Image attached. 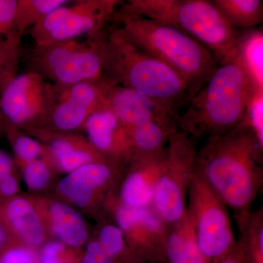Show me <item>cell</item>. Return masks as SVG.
<instances>
[{
	"label": "cell",
	"instance_id": "9c48e42d",
	"mask_svg": "<svg viewBox=\"0 0 263 263\" xmlns=\"http://www.w3.org/2000/svg\"><path fill=\"white\" fill-rule=\"evenodd\" d=\"M120 3L117 0H79L72 4L66 3L45 15L29 31V34L35 46L92 35L103 30L113 18Z\"/></svg>",
	"mask_w": 263,
	"mask_h": 263
},
{
	"label": "cell",
	"instance_id": "5b68a950",
	"mask_svg": "<svg viewBox=\"0 0 263 263\" xmlns=\"http://www.w3.org/2000/svg\"><path fill=\"white\" fill-rule=\"evenodd\" d=\"M119 10L176 27L219 60L235 51L242 34L208 0H129Z\"/></svg>",
	"mask_w": 263,
	"mask_h": 263
},
{
	"label": "cell",
	"instance_id": "d6a6232c",
	"mask_svg": "<svg viewBox=\"0 0 263 263\" xmlns=\"http://www.w3.org/2000/svg\"><path fill=\"white\" fill-rule=\"evenodd\" d=\"M65 245L60 241L50 242L45 246L42 254V263H60L59 255L63 252Z\"/></svg>",
	"mask_w": 263,
	"mask_h": 263
},
{
	"label": "cell",
	"instance_id": "3957f363",
	"mask_svg": "<svg viewBox=\"0 0 263 263\" xmlns=\"http://www.w3.org/2000/svg\"><path fill=\"white\" fill-rule=\"evenodd\" d=\"M103 76L176 113L193 97L184 78L137 46L120 27L108 32Z\"/></svg>",
	"mask_w": 263,
	"mask_h": 263
},
{
	"label": "cell",
	"instance_id": "9a60e30c",
	"mask_svg": "<svg viewBox=\"0 0 263 263\" xmlns=\"http://www.w3.org/2000/svg\"><path fill=\"white\" fill-rule=\"evenodd\" d=\"M167 160V146L152 153L135 152L123 173L118 202L129 207L152 206L156 186Z\"/></svg>",
	"mask_w": 263,
	"mask_h": 263
},
{
	"label": "cell",
	"instance_id": "d590c367",
	"mask_svg": "<svg viewBox=\"0 0 263 263\" xmlns=\"http://www.w3.org/2000/svg\"><path fill=\"white\" fill-rule=\"evenodd\" d=\"M5 125L4 117H3V114H2L1 108H0V132L2 131L3 127Z\"/></svg>",
	"mask_w": 263,
	"mask_h": 263
},
{
	"label": "cell",
	"instance_id": "8992f818",
	"mask_svg": "<svg viewBox=\"0 0 263 263\" xmlns=\"http://www.w3.org/2000/svg\"><path fill=\"white\" fill-rule=\"evenodd\" d=\"M108 32L35 46L31 53V70L56 86L96 82L103 76Z\"/></svg>",
	"mask_w": 263,
	"mask_h": 263
},
{
	"label": "cell",
	"instance_id": "7402d4cb",
	"mask_svg": "<svg viewBox=\"0 0 263 263\" xmlns=\"http://www.w3.org/2000/svg\"><path fill=\"white\" fill-rule=\"evenodd\" d=\"M227 22L238 30L253 29L262 24V0H213Z\"/></svg>",
	"mask_w": 263,
	"mask_h": 263
},
{
	"label": "cell",
	"instance_id": "2e32d148",
	"mask_svg": "<svg viewBox=\"0 0 263 263\" xmlns=\"http://www.w3.org/2000/svg\"><path fill=\"white\" fill-rule=\"evenodd\" d=\"M82 129L108 163L124 171L135 152L125 129L105 103L89 116Z\"/></svg>",
	"mask_w": 263,
	"mask_h": 263
},
{
	"label": "cell",
	"instance_id": "7c38bea8",
	"mask_svg": "<svg viewBox=\"0 0 263 263\" xmlns=\"http://www.w3.org/2000/svg\"><path fill=\"white\" fill-rule=\"evenodd\" d=\"M111 214L135 253L147 263H166L167 226L152 206L129 207L117 200Z\"/></svg>",
	"mask_w": 263,
	"mask_h": 263
},
{
	"label": "cell",
	"instance_id": "e575fe53",
	"mask_svg": "<svg viewBox=\"0 0 263 263\" xmlns=\"http://www.w3.org/2000/svg\"><path fill=\"white\" fill-rule=\"evenodd\" d=\"M7 239V233L5 228L2 224H0V246L5 243Z\"/></svg>",
	"mask_w": 263,
	"mask_h": 263
},
{
	"label": "cell",
	"instance_id": "30bf717a",
	"mask_svg": "<svg viewBox=\"0 0 263 263\" xmlns=\"http://www.w3.org/2000/svg\"><path fill=\"white\" fill-rule=\"evenodd\" d=\"M54 85L33 72L17 75L0 94L5 125L29 132L46 125L54 101Z\"/></svg>",
	"mask_w": 263,
	"mask_h": 263
},
{
	"label": "cell",
	"instance_id": "ffe728a7",
	"mask_svg": "<svg viewBox=\"0 0 263 263\" xmlns=\"http://www.w3.org/2000/svg\"><path fill=\"white\" fill-rule=\"evenodd\" d=\"M166 263H210L202 255L187 212L180 220L167 226Z\"/></svg>",
	"mask_w": 263,
	"mask_h": 263
},
{
	"label": "cell",
	"instance_id": "44dd1931",
	"mask_svg": "<svg viewBox=\"0 0 263 263\" xmlns=\"http://www.w3.org/2000/svg\"><path fill=\"white\" fill-rule=\"evenodd\" d=\"M235 50L254 89L263 90L262 29H251L242 32Z\"/></svg>",
	"mask_w": 263,
	"mask_h": 263
},
{
	"label": "cell",
	"instance_id": "836d02e7",
	"mask_svg": "<svg viewBox=\"0 0 263 263\" xmlns=\"http://www.w3.org/2000/svg\"><path fill=\"white\" fill-rule=\"evenodd\" d=\"M14 170V161L9 154L3 150H0V179L13 174Z\"/></svg>",
	"mask_w": 263,
	"mask_h": 263
},
{
	"label": "cell",
	"instance_id": "4fadbf2b",
	"mask_svg": "<svg viewBox=\"0 0 263 263\" xmlns=\"http://www.w3.org/2000/svg\"><path fill=\"white\" fill-rule=\"evenodd\" d=\"M100 80L70 86L54 85V101L42 129L60 133L82 129L86 119L104 103Z\"/></svg>",
	"mask_w": 263,
	"mask_h": 263
},
{
	"label": "cell",
	"instance_id": "277c9868",
	"mask_svg": "<svg viewBox=\"0 0 263 263\" xmlns=\"http://www.w3.org/2000/svg\"><path fill=\"white\" fill-rule=\"evenodd\" d=\"M113 18L137 46L184 78L193 97L219 65L212 51L176 27L117 9Z\"/></svg>",
	"mask_w": 263,
	"mask_h": 263
},
{
	"label": "cell",
	"instance_id": "6da1fadb",
	"mask_svg": "<svg viewBox=\"0 0 263 263\" xmlns=\"http://www.w3.org/2000/svg\"><path fill=\"white\" fill-rule=\"evenodd\" d=\"M263 145L245 118L197 152L195 173L235 214L247 212L263 184Z\"/></svg>",
	"mask_w": 263,
	"mask_h": 263
},
{
	"label": "cell",
	"instance_id": "7a4b0ae2",
	"mask_svg": "<svg viewBox=\"0 0 263 263\" xmlns=\"http://www.w3.org/2000/svg\"><path fill=\"white\" fill-rule=\"evenodd\" d=\"M236 50L219 65L178 117L179 130L194 139L220 136L245 119L255 91Z\"/></svg>",
	"mask_w": 263,
	"mask_h": 263
},
{
	"label": "cell",
	"instance_id": "f546056e",
	"mask_svg": "<svg viewBox=\"0 0 263 263\" xmlns=\"http://www.w3.org/2000/svg\"><path fill=\"white\" fill-rule=\"evenodd\" d=\"M15 9L16 0H0V40L19 34L15 26Z\"/></svg>",
	"mask_w": 263,
	"mask_h": 263
},
{
	"label": "cell",
	"instance_id": "603a6c76",
	"mask_svg": "<svg viewBox=\"0 0 263 263\" xmlns=\"http://www.w3.org/2000/svg\"><path fill=\"white\" fill-rule=\"evenodd\" d=\"M177 127L155 121L140 123L126 130L132 148L138 153H152L165 148Z\"/></svg>",
	"mask_w": 263,
	"mask_h": 263
},
{
	"label": "cell",
	"instance_id": "8fae6325",
	"mask_svg": "<svg viewBox=\"0 0 263 263\" xmlns=\"http://www.w3.org/2000/svg\"><path fill=\"white\" fill-rule=\"evenodd\" d=\"M122 175V170L108 162L85 164L60 180L57 190L74 206L110 215L118 200Z\"/></svg>",
	"mask_w": 263,
	"mask_h": 263
},
{
	"label": "cell",
	"instance_id": "ac0fdd59",
	"mask_svg": "<svg viewBox=\"0 0 263 263\" xmlns=\"http://www.w3.org/2000/svg\"><path fill=\"white\" fill-rule=\"evenodd\" d=\"M2 214L6 226L26 245L37 247L46 239V226L39 210L25 197L8 199Z\"/></svg>",
	"mask_w": 263,
	"mask_h": 263
},
{
	"label": "cell",
	"instance_id": "cb8c5ba5",
	"mask_svg": "<svg viewBox=\"0 0 263 263\" xmlns=\"http://www.w3.org/2000/svg\"><path fill=\"white\" fill-rule=\"evenodd\" d=\"M239 229V241L251 263H263V210L235 214Z\"/></svg>",
	"mask_w": 263,
	"mask_h": 263
},
{
	"label": "cell",
	"instance_id": "1f68e13d",
	"mask_svg": "<svg viewBox=\"0 0 263 263\" xmlns=\"http://www.w3.org/2000/svg\"><path fill=\"white\" fill-rule=\"evenodd\" d=\"M18 181L14 173L0 179V197L12 198L18 193Z\"/></svg>",
	"mask_w": 263,
	"mask_h": 263
},
{
	"label": "cell",
	"instance_id": "52a82bcc",
	"mask_svg": "<svg viewBox=\"0 0 263 263\" xmlns=\"http://www.w3.org/2000/svg\"><path fill=\"white\" fill-rule=\"evenodd\" d=\"M186 212L197 245L209 262L224 257L236 243L228 207L194 171Z\"/></svg>",
	"mask_w": 263,
	"mask_h": 263
},
{
	"label": "cell",
	"instance_id": "d6986e66",
	"mask_svg": "<svg viewBox=\"0 0 263 263\" xmlns=\"http://www.w3.org/2000/svg\"><path fill=\"white\" fill-rule=\"evenodd\" d=\"M41 214L47 220L49 229L59 241L71 247H80L87 242L89 233L82 215L69 204L51 201L46 204Z\"/></svg>",
	"mask_w": 263,
	"mask_h": 263
},
{
	"label": "cell",
	"instance_id": "d4e9b609",
	"mask_svg": "<svg viewBox=\"0 0 263 263\" xmlns=\"http://www.w3.org/2000/svg\"><path fill=\"white\" fill-rule=\"evenodd\" d=\"M70 1L67 0H16L15 26L21 36L29 32L48 13Z\"/></svg>",
	"mask_w": 263,
	"mask_h": 263
},
{
	"label": "cell",
	"instance_id": "8d00e7d4",
	"mask_svg": "<svg viewBox=\"0 0 263 263\" xmlns=\"http://www.w3.org/2000/svg\"><path fill=\"white\" fill-rule=\"evenodd\" d=\"M210 263H214V262H211Z\"/></svg>",
	"mask_w": 263,
	"mask_h": 263
},
{
	"label": "cell",
	"instance_id": "f1b7e54d",
	"mask_svg": "<svg viewBox=\"0 0 263 263\" xmlns=\"http://www.w3.org/2000/svg\"><path fill=\"white\" fill-rule=\"evenodd\" d=\"M245 119L263 145V90H255L251 97Z\"/></svg>",
	"mask_w": 263,
	"mask_h": 263
},
{
	"label": "cell",
	"instance_id": "484cf974",
	"mask_svg": "<svg viewBox=\"0 0 263 263\" xmlns=\"http://www.w3.org/2000/svg\"><path fill=\"white\" fill-rule=\"evenodd\" d=\"M8 132L15 159L21 166L38 159H46L50 162L47 150L42 143L16 128L8 127Z\"/></svg>",
	"mask_w": 263,
	"mask_h": 263
},
{
	"label": "cell",
	"instance_id": "83f0119b",
	"mask_svg": "<svg viewBox=\"0 0 263 263\" xmlns=\"http://www.w3.org/2000/svg\"><path fill=\"white\" fill-rule=\"evenodd\" d=\"M26 186L30 191H41L51 179V164L46 159H38L22 166Z\"/></svg>",
	"mask_w": 263,
	"mask_h": 263
},
{
	"label": "cell",
	"instance_id": "e0dca14e",
	"mask_svg": "<svg viewBox=\"0 0 263 263\" xmlns=\"http://www.w3.org/2000/svg\"><path fill=\"white\" fill-rule=\"evenodd\" d=\"M31 133L42 140L52 167L61 172L69 174L85 164L108 162L87 138L79 135L44 129Z\"/></svg>",
	"mask_w": 263,
	"mask_h": 263
},
{
	"label": "cell",
	"instance_id": "5bb4252c",
	"mask_svg": "<svg viewBox=\"0 0 263 263\" xmlns=\"http://www.w3.org/2000/svg\"><path fill=\"white\" fill-rule=\"evenodd\" d=\"M100 85L104 103L115 114L125 130L147 121L178 127L179 115L171 109L104 76Z\"/></svg>",
	"mask_w": 263,
	"mask_h": 263
},
{
	"label": "cell",
	"instance_id": "4316f807",
	"mask_svg": "<svg viewBox=\"0 0 263 263\" xmlns=\"http://www.w3.org/2000/svg\"><path fill=\"white\" fill-rule=\"evenodd\" d=\"M21 37L16 34L0 40V94L17 76L20 60Z\"/></svg>",
	"mask_w": 263,
	"mask_h": 263
},
{
	"label": "cell",
	"instance_id": "4dcf8cb0",
	"mask_svg": "<svg viewBox=\"0 0 263 263\" xmlns=\"http://www.w3.org/2000/svg\"><path fill=\"white\" fill-rule=\"evenodd\" d=\"M36 254L30 249L16 247L7 251L1 259V263H34Z\"/></svg>",
	"mask_w": 263,
	"mask_h": 263
},
{
	"label": "cell",
	"instance_id": "ba28073f",
	"mask_svg": "<svg viewBox=\"0 0 263 263\" xmlns=\"http://www.w3.org/2000/svg\"><path fill=\"white\" fill-rule=\"evenodd\" d=\"M167 147V163L156 186L152 208L170 226L180 220L186 212L197 152L195 139L180 130L171 136Z\"/></svg>",
	"mask_w": 263,
	"mask_h": 263
}]
</instances>
